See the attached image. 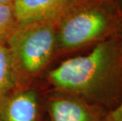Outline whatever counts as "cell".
<instances>
[{"label":"cell","mask_w":122,"mask_h":121,"mask_svg":"<svg viewBox=\"0 0 122 121\" xmlns=\"http://www.w3.org/2000/svg\"><path fill=\"white\" fill-rule=\"evenodd\" d=\"M71 0H14L13 2L17 24L57 20Z\"/></svg>","instance_id":"6"},{"label":"cell","mask_w":122,"mask_h":121,"mask_svg":"<svg viewBox=\"0 0 122 121\" xmlns=\"http://www.w3.org/2000/svg\"><path fill=\"white\" fill-rule=\"evenodd\" d=\"M106 121H122V101L115 109L108 112Z\"/></svg>","instance_id":"9"},{"label":"cell","mask_w":122,"mask_h":121,"mask_svg":"<svg viewBox=\"0 0 122 121\" xmlns=\"http://www.w3.org/2000/svg\"><path fill=\"white\" fill-rule=\"evenodd\" d=\"M14 0H0V3L7 4V5H13Z\"/></svg>","instance_id":"10"},{"label":"cell","mask_w":122,"mask_h":121,"mask_svg":"<svg viewBox=\"0 0 122 121\" xmlns=\"http://www.w3.org/2000/svg\"><path fill=\"white\" fill-rule=\"evenodd\" d=\"M57 56L95 47L122 34L117 0H71L56 20Z\"/></svg>","instance_id":"2"},{"label":"cell","mask_w":122,"mask_h":121,"mask_svg":"<svg viewBox=\"0 0 122 121\" xmlns=\"http://www.w3.org/2000/svg\"><path fill=\"white\" fill-rule=\"evenodd\" d=\"M17 25L13 5L0 3V43H6Z\"/></svg>","instance_id":"8"},{"label":"cell","mask_w":122,"mask_h":121,"mask_svg":"<svg viewBox=\"0 0 122 121\" xmlns=\"http://www.w3.org/2000/svg\"><path fill=\"white\" fill-rule=\"evenodd\" d=\"M46 121H106L109 111L74 95L44 91Z\"/></svg>","instance_id":"4"},{"label":"cell","mask_w":122,"mask_h":121,"mask_svg":"<svg viewBox=\"0 0 122 121\" xmlns=\"http://www.w3.org/2000/svg\"><path fill=\"white\" fill-rule=\"evenodd\" d=\"M16 87L9 50L6 43H0V105Z\"/></svg>","instance_id":"7"},{"label":"cell","mask_w":122,"mask_h":121,"mask_svg":"<svg viewBox=\"0 0 122 121\" xmlns=\"http://www.w3.org/2000/svg\"><path fill=\"white\" fill-rule=\"evenodd\" d=\"M0 121H46L40 83L16 87L0 105Z\"/></svg>","instance_id":"5"},{"label":"cell","mask_w":122,"mask_h":121,"mask_svg":"<svg viewBox=\"0 0 122 121\" xmlns=\"http://www.w3.org/2000/svg\"><path fill=\"white\" fill-rule=\"evenodd\" d=\"M39 83L45 92L72 94L113 110L122 101V34L62 61L46 71Z\"/></svg>","instance_id":"1"},{"label":"cell","mask_w":122,"mask_h":121,"mask_svg":"<svg viewBox=\"0 0 122 121\" xmlns=\"http://www.w3.org/2000/svg\"><path fill=\"white\" fill-rule=\"evenodd\" d=\"M56 20L17 24L6 41L17 87L40 82L57 56Z\"/></svg>","instance_id":"3"}]
</instances>
